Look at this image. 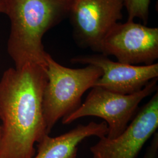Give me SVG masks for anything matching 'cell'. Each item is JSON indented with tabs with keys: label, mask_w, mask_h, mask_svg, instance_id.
<instances>
[{
	"label": "cell",
	"mask_w": 158,
	"mask_h": 158,
	"mask_svg": "<svg viewBox=\"0 0 158 158\" xmlns=\"http://www.w3.org/2000/svg\"><path fill=\"white\" fill-rule=\"evenodd\" d=\"M47 81L46 66L38 64L4 72L0 80V158H33L35 143L48 135L42 104Z\"/></svg>",
	"instance_id": "cell-1"
},
{
	"label": "cell",
	"mask_w": 158,
	"mask_h": 158,
	"mask_svg": "<svg viewBox=\"0 0 158 158\" xmlns=\"http://www.w3.org/2000/svg\"><path fill=\"white\" fill-rule=\"evenodd\" d=\"M6 0H0V13H6Z\"/></svg>",
	"instance_id": "cell-12"
},
{
	"label": "cell",
	"mask_w": 158,
	"mask_h": 158,
	"mask_svg": "<svg viewBox=\"0 0 158 158\" xmlns=\"http://www.w3.org/2000/svg\"><path fill=\"white\" fill-rule=\"evenodd\" d=\"M71 62L100 68L102 74L94 87L125 95L141 90L150 81L158 77V63L131 65L114 62L102 54L74 57Z\"/></svg>",
	"instance_id": "cell-8"
},
{
	"label": "cell",
	"mask_w": 158,
	"mask_h": 158,
	"mask_svg": "<svg viewBox=\"0 0 158 158\" xmlns=\"http://www.w3.org/2000/svg\"><path fill=\"white\" fill-rule=\"evenodd\" d=\"M158 78L153 79L141 90L121 94L100 87H93L83 104L62 118L63 124H70L79 118L94 116L104 119L107 124L106 136L113 139L127 127L140 102L158 90Z\"/></svg>",
	"instance_id": "cell-4"
},
{
	"label": "cell",
	"mask_w": 158,
	"mask_h": 158,
	"mask_svg": "<svg viewBox=\"0 0 158 158\" xmlns=\"http://www.w3.org/2000/svg\"><path fill=\"white\" fill-rule=\"evenodd\" d=\"M100 52L125 64H153L158 58V28L134 20L117 23L102 40Z\"/></svg>",
	"instance_id": "cell-5"
},
{
	"label": "cell",
	"mask_w": 158,
	"mask_h": 158,
	"mask_svg": "<svg viewBox=\"0 0 158 158\" xmlns=\"http://www.w3.org/2000/svg\"><path fill=\"white\" fill-rule=\"evenodd\" d=\"M47 83L43 96V113L48 135L57 122L76 110L85 92L94 87L102 70L89 64L72 69L61 65L49 53L46 56Z\"/></svg>",
	"instance_id": "cell-3"
},
{
	"label": "cell",
	"mask_w": 158,
	"mask_h": 158,
	"mask_svg": "<svg viewBox=\"0 0 158 158\" xmlns=\"http://www.w3.org/2000/svg\"><path fill=\"white\" fill-rule=\"evenodd\" d=\"M158 127V93L138 112L118 136H106L90 148L93 158H136Z\"/></svg>",
	"instance_id": "cell-7"
},
{
	"label": "cell",
	"mask_w": 158,
	"mask_h": 158,
	"mask_svg": "<svg viewBox=\"0 0 158 158\" xmlns=\"http://www.w3.org/2000/svg\"><path fill=\"white\" fill-rule=\"evenodd\" d=\"M123 0H73L69 15L80 45L100 52L102 40L122 19Z\"/></svg>",
	"instance_id": "cell-6"
},
{
	"label": "cell",
	"mask_w": 158,
	"mask_h": 158,
	"mask_svg": "<svg viewBox=\"0 0 158 158\" xmlns=\"http://www.w3.org/2000/svg\"><path fill=\"white\" fill-rule=\"evenodd\" d=\"M73 0H6L11 29L7 51L15 64L46 66L42 39L48 31L69 14Z\"/></svg>",
	"instance_id": "cell-2"
},
{
	"label": "cell",
	"mask_w": 158,
	"mask_h": 158,
	"mask_svg": "<svg viewBox=\"0 0 158 158\" xmlns=\"http://www.w3.org/2000/svg\"><path fill=\"white\" fill-rule=\"evenodd\" d=\"M2 126L0 125V145H1V139H2Z\"/></svg>",
	"instance_id": "cell-13"
},
{
	"label": "cell",
	"mask_w": 158,
	"mask_h": 158,
	"mask_svg": "<svg viewBox=\"0 0 158 158\" xmlns=\"http://www.w3.org/2000/svg\"><path fill=\"white\" fill-rule=\"evenodd\" d=\"M128 14V20L139 18L145 25L148 23L151 0H123Z\"/></svg>",
	"instance_id": "cell-10"
},
{
	"label": "cell",
	"mask_w": 158,
	"mask_h": 158,
	"mask_svg": "<svg viewBox=\"0 0 158 158\" xmlns=\"http://www.w3.org/2000/svg\"><path fill=\"white\" fill-rule=\"evenodd\" d=\"M107 133L106 122H91L58 136L46 135L38 143V153L33 158H77L78 146L85 139L93 136L102 138Z\"/></svg>",
	"instance_id": "cell-9"
},
{
	"label": "cell",
	"mask_w": 158,
	"mask_h": 158,
	"mask_svg": "<svg viewBox=\"0 0 158 158\" xmlns=\"http://www.w3.org/2000/svg\"><path fill=\"white\" fill-rule=\"evenodd\" d=\"M158 153V132L153 134L152 142L147 149L143 158H157Z\"/></svg>",
	"instance_id": "cell-11"
}]
</instances>
